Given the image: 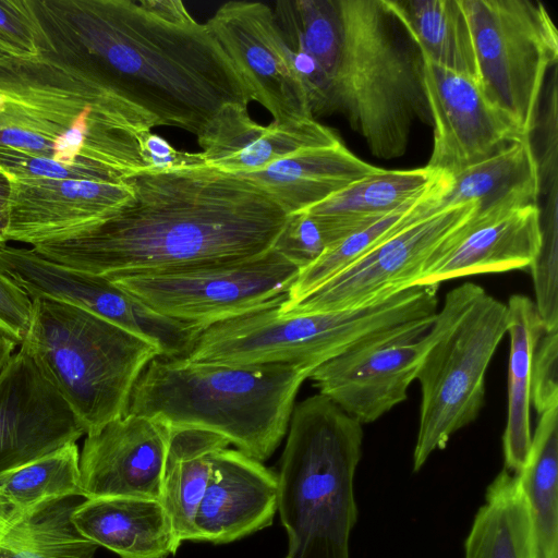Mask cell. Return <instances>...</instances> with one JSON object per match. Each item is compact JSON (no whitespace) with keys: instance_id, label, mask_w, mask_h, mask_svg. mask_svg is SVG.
<instances>
[{"instance_id":"obj_1","label":"cell","mask_w":558,"mask_h":558,"mask_svg":"<svg viewBox=\"0 0 558 558\" xmlns=\"http://www.w3.org/2000/svg\"><path fill=\"white\" fill-rule=\"evenodd\" d=\"M40 53L94 75L157 120L199 136L253 95L180 0H29Z\"/></svg>"},{"instance_id":"obj_2","label":"cell","mask_w":558,"mask_h":558,"mask_svg":"<svg viewBox=\"0 0 558 558\" xmlns=\"http://www.w3.org/2000/svg\"><path fill=\"white\" fill-rule=\"evenodd\" d=\"M125 180L133 197L117 213L33 251L107 278L173 271L260 255L289 218L254 182L206 162L143 168Z\"/></svg>"},{"instance_id":"obj_3","label":"cell","mask_w":558,"mask_h":558,"mask_svg":"<svg viewBox=\"0 0 558 558\" xmlns=\"http://www.w3.org/2000/svg\"><path fill=\"white\" fill-rule=\"evenodd\" d=\"M290 39L324 72L328 113H342L374 156H402L429 111L422 54L385 1L294 0Z\"/></svg>"},{"instance_id":"obj_4","label":"cell","mask_w":558,"mask_h":558,"mask_svg":"<svg viewBox=\"0 0 558 558\" xmlns=\"http://www.w3.org/2000/svg\"><path fill=\"white\" fill-rule=\"evenodd\" d=\"M155 126L120 93L53 56L0 58V147L125 179L145 168Z\"/></svg>"},{"instance_id":"obj_5","label":"cell","mask_w":558,"mask_h":558,"mask_svg":"<svg viewBox=\"0 0 558 558\" xmlns=\"http://www.w3.org/2000/svg\"><path fill=\"white\" fill-rule=\"evenodd\" d=\"M308 376L287 364L227 365L157 356L136 380L125 414L158 418L170 429L218 434L263 462L288 432L295 397Z\"/></svg>"},{"instance_id":"obj_6","label":"cell","mask_w":558,"mask_h":558,"mask_svg":"<svg viewBox=\"0 0 558 558\" xmlns=\"http://www.w3.org/2000/svg\"><path fill=\"white\" fill-rule=\"evenodd\" d=\"M362 424L320 393L294 404L278 474L286 558H349Z\"/></svg>"},{"instance_id":"obj_7","label":"cell","mask_w":558,"mask_h":558,"mask_svg":"<svg viewBox=\"0 0 558 558\" xmlns=\"http://www.w3.org/2000/svg\"><path fill=\"white\" fill-rule=\"evenodd\" d=\"M21 343L40 373L94 434L125 414L133 387L151 360L150 341L93 313L44 296Z\"/></svg>"},{"instance_id":"obj_8","label":"cell","mask_w":558,"mask_h":558,"mask_svg":"<svg viewBox=\"0 0 558 558\" xmlns=\"http://www.w3.org/2000/svg\"><path fill=\"white\" fill-rule=\"evenodd\" d=\"M448 323L425 355L416 378L422 389L413 470L446 448L472 423L485 398V374L508 328L507 304L465 282L448 292Z\"/></svg>"},{"instance_id":"obj_9","label":"cell","mask_w":558,"mask_h":558,"mask_svg":"<svg viewBox=\"0 0 558 558\" xmlns=\"http://www.w3.org/2000/svg\"><path fill=\"white\" fill-rule=\"evenodd\" d=\"M472 35L476 81L487 99L531 136L547 71L558 59V32L531 0H460Z\"/></svg>"},{"instance_id":"obj_10","label":"cell","mask_w":558,"mask_h":558,"mask_svg":"<svg viewBox=\"0 0 558 558\" xmlns=\"http://www.w3.org/2000/svg\"><path fill=\"white\" fill-rule=\"evenodd\" d=\"M300 269L269 251L243 260L108 278L153 311L205 329L262 308L279 306Z\"/></svg>"},{"instance_id":"obj_11","label":"cell","mask_w":558,"mask_h":558,"mask_svg":"<svg viewBox=\"0 0 558 558\" xmlns=\"http://www.w3.org/2000/svg\"><path fill=\"white\" fill-rule=\"evenodd\" d=\"M278 307L207 327L186 357L227 365L287 364L311 375L319 365L360 345L368 335L362 311L279 314Z\"/></svg>"},{"instance_id":"obj_12","label":"cell","mask_w":558,"mask_h":558,"mask_svg":"<svg viewBox=\"0 0 558 558\" xmlns=\"http://www.w3.org/2000/svg\"><path fill=\"white\" fill-rule=\"evenodd\" d=\"M474 203L434 210L400 229L279 314L365 307L416 286L433 255L476 213Z\"/></svg>"},{"instance_id":"obj_13","label":"cell","mask_w":558,"mask_h":558,"mask_svg":"<svg viewBox=\"0 0 558 558\" xmlns=\"http://www.w3.org/2000/svg\"><path fill=\"white\" fill-rule=\"evenodd\" d=\"M277 124L315 119L272 9L255 1H228L206 22Z\"/></svg>"},{"instance_id":"obj_14","label":"cell","mask_w":558,"mask_h":558,"mask_svg":"<svg viewBox=\"0 0 558 558\" xmlns=\"http://www.w3.org/2000/svg\"><path fill=\"white\" fill-rule=\"evenodd\" d=\"M451 313L447 293L429 330L351 350L315 368L310 379L319 393L360 424L372 423L408 397V389Z\"/></svg>"},{"instance_id":"obj_15","label":"cell","mask_w":558,"mask_h":558,"mask_svg":"<svg viewBox=\"0 0 558 558\" xmlns=\"http://www.w3.org/2000/svg\"><path fill=\"white\" fill-rule=\"evenodd\" d=\"M423 84L434 128L426 167L450 177L523 135L471 76L423 58Z\"/></svg>"},{"instance_id":"obj_16","label":"cell","mask_w":558,"mask_h":558,"mask_svg":"<svg viewBox=\"0 0 558 558\" xmlns=\"http://www.w3.org/2000/svg\"><path fill=\"white\" fill-rule=\"evenodd\" d=\"M85 428L23 350L0 379V476L76 444Z\"/></svg>"},{"instance_id":"obj_17","label":"cell","mask_w":558,"mask_h":558,"mask_svg":"<svg viewBox=\"0 0 558 558\" xmlns=\"http://www.w3.org/2000/svg\"><path fill=\"white\" fill-rule=\"evenodd\" d=\"M171 429L160 420L124 414L86 435L80 453L84 498L160 500Z\"/></svg>"},{"instance_id":"obj_18","label":"cell","mask_w":558,"mask_h":558,"mask_svg":"<svg viewBox=\"0 0 558 558\" xmlns=\"http://www.w3.org/2000/svg\"><path fill=\"white\" fill-rule=\"evenodd\" d=\"M132 197L125 179H10L8 242L35 246L70 238L109 218Z\"/></svg>"},{"instance_id":"obj_19","label":"cell","mask_w":558,"mask_h":558,"mask_svg":"<svg viewBox=\"0 0 558 558\" xmlns=\"http://www.w3.org/2000/svg\"><path fill=\"white\" fill-rule=\"evenodd\" d=\"M542 213L525 204L475 213L433 255L417 284L529 269L543 243Z\"/></svg>"},{"instance_id":"obj_20","label":"cell","mask_w":558,"mask_h":558,"mask_svg":"<svg viewBox=\"0 0 558 558\" xmlns=\"http://www.w3.org/2000/svg\"><path fill=\"white\" fill-rule=\"evenodd\" d=\"M277 510L278 474L239 450L221 449L196 512V542L236 541L270 525Z\"/></svg>"},{"instance_id":"obj_21","label":"cell","mask_w":558,"mask_h":558,"mask_svg":"<svg viewBox=\"0 0 558 558\" xmlns=\"http://www.w3.org/2000/svg\"><path fill=\"white\" fill-rule=\"evenodd\" d=\"M339 142L331 129L315 119L262 125L243 106L225 107L197 136L205 162L233 174L258 171L298 150Z\"/></svg>"},{"instance_id":"obj_22","label":"cell","mask_w":558,"mask_h":558,"mask_svg":"<svg viewBox=\"0 0 558 558\" xmlns=\"http://www.w3.org/2000/svg\"><path fill=\"white\" fill-rule=\"evenodd\" d=\"M378 170L339 142L298 150L262 170L240 175L254 182L291 216Z\"/></svg>"},{"instance_id":"obj_23","label":"cell","mask_w":558,"mask_h":558,"mask_svg":"<svg viewBox=\"0 0 558 558\" xmlns=\"http://www.w3.org/2000/svg\"><path fill=\"white\" fill-rule=\"evenodd\" d=\"M72 520L85 538L120 558H167L181 546L166 509L156 499L86 498Z\"/></svg>"},{"instance_id":"obj_24","label":"cell","mask_w":558,"mask_h":558,"mask_svg":"<svg viewBox=\"0 0 558 558\" xmlns=\"http://www.w3.org/2000/svg\"><path fill=\"white\" fill-rule=\"evenodd\" d=\"M539 167L531 136L512 141L451 177L437 208L474 203L476 213L537 204Z\"/></svg>"},{"instance_id":"obj_25","label":"cell","mask_w":558,"mask_h":558,"mask_svg":"<svg viewBox=\"0 0 558 558\" xmlns=\"http://www.w3.org/2000/svg\"><path fill=\"white\" fill-rule=\"evenodd\" d=\"M84 499L71 496L28 510L0 502V558H95L98 546L72 520Z\"/></svg>"},{"instance_id":"obj_26","label":"cell","mask_w":558,"mask_h":558,"mask_svg":"<svg viewBox=\"0 0 558 558\" xmlns=\"http://www.w3.org/2000/svg\"><path fill=\"white\" fill-rule=\"evenodd\" d=\"M508 416L502 436L505 469L513 474L523 468L532 441L531 364L534 348L545 330L534 301L522 294L509 298Z\"/></svg>"},{"instance_id":"obj_27","label":"cell","mask_w":558,"mask_h":558,"mask_svg":"<svg viewBox=\"0 0 558 558\" xmlns=\"http://www.w3.org/2000/svg\"><path fill=\"white\" fill-rule=\"evenodd\" d=\"M230 442L203 429H171L160 501L178 541L196 542L194 521L211 474L214 454Z\"/></svg>"},{"instance_id":"obj_28","label":"cell","mask_w":558,"mask_h":558,"mask_svg":"<svg viewBox=\"0 0 558 558\" xmlns=\"http://www.w3.org/2000/svg\"><path fill=\"white\" fill-rule=\"evenodd\" d=\"M464 549L465 558H536L530 509L517 474L504 469L487 487Z\"/></svg>"},{"instance_id":"obj_29","label":"cell","mask_w":558,"mask_h":558,"mask_svg":"<svg viewBox=\"0 0 558 558\" xmlns=\"http://www.w3.org/2000/svg\"><path fill=\"white\" fill-rule=\"evenodd\" d=\"M423 58L476 80L473 40L460 0H384Z\"/></svg>"},{"instance_id":"obj_30","label":"cell","mask_w":558,"mask_h":558,"mask_svg":"<svg viewBox=\"0 0 558 558\" xmlns=\"http://www.w3.org/2000/svg\"><path fill=\"white\" fill-rule=\"evenodd\" d=\"M451 177L428 167L366 175L305 210L316 215L379 219L425 197L445 193Z\"/></svg>"},{"instance_id":"obj_31","label":"cell","mask_w":558,"mask_h":558,"mask_svg":"<svg viewBox=\"0 0 558 558\" xmlns=\"http://www.w3.org/2000/svg\"><path fill=\"white\" fill-rule=\"evenodd\" d=\"M517 476L530 509L536 558H558V405L538 415Z\"/></svg>"},{"instance_id":"obj_32","label":"cell","mask_w":558,"mask_h":558,"mask_svg":"<svg viewBox=\"0 0 558 558\" xmlns=\"http://www.w3.org/2000/svg\"><path fill=\"white\" fill-rule=\"evenodd\" d=\"M444 194H435L417 201L342 239L316 262L299 272L287 300L280 306L294 304L400 229L437 210L438 201Z\"/></svg>"},{"instance_id":"obj_33","label":"cell","mask_w":558,"mask_h":558,"mask_svg":"<svg viewBox=\"0 0 558 558\" xmlns=\"http://www.w3.org/2000/svg\"><path fill=\"white\" fill-rule=\"evenodd\" d=\"M83 497L76 444L0 476V502L19 510L66 498Z\"/></svg>"},{"instance_id":"obj_34","label":"cell","mask_w":558,"mask_h":558,"mask_svg":"<svg viewBox=\"0 0 558 558\" xmlns=\"http://www.w3.org/2000/svg\"><path fill=\"white\" fill-rule=\"evenodd\" d=\"M376 220L301 211L289 216L272 247L301 271L342 239Z\"/></svg>"},{"instance_id":"obj_35","label":"cell","mask_w":558,"mask_h":558,"mask_svg":"<svg viewBox=\"0 0 558 558\" xmlns=\"http://www.w3.org/2000/svg\"><path fill=\"white\" fill-rule=\"evenodd\" d=\"M0 171L9 179H76L118 182L124 179L80 165H64L19 149L0 147Z\"/></svg>"},{"instance_id":"obj_36","label":"cell","mask_w":558,"mask_h":558,"mask_svg":"<svg viewBox=\"0 0 558 558\" xmlns=\"http://www.w3.org/2000/svg\"><path fill=\"white\" fill-rule=\"evenodd\" d=\"M531 404L538 415L558 405V328L545 329L534 348Z\"/></svg>"},{"instance_id":"obj_37","label":"cell","mask_w":558,"mask_h":558,"mask_svg":"<svg viewBox=\"0 0 558 558\" xmlns=\"http://www.w3.org/2000/svg\"><path fill=\"white\" fill-rule=\"evenodd\" d=\"M39 28L29 0H0V43L16 56L40 53Z\"/></svg>"},{"instance_id":"obj_38","label":"cell","mask_w":558,"mask_h":558,"mask_svg":"<svg viewBox=\"0 0 558 558\" xmlns=\"http://www.w3.org/2000/svg\"><path fill=\"white\" fill-rule=\"evenodd\" d=\"M32 317L33 302L29 295L0 270V327L21 344Z\"/></svg>"},{"instance_id":"obj_39","label":"cell","mask_w":558,"mask_h":558,"mask_svg":"<svg viewBox=\"0 0 558 558\" xmlns=\"http://www.w3.org/2000/svg\"><path fill=\"white\" fill-rule=\"evenodd\" d=\"M143 155L145 168L154 170H168L205 162L201 151L187 153L178 150L163 137L153 132L144 140Z\"/></svg>"},{"instance_id":"obj_40","label":"cell","mask_w":558,"mask_h":558,"mask_svg":"<svg viewBox=\"0 0 558 558\" xmlns=\"http://www.w3.org/2000/svg\"><path fill=\"white\" fill-rule=\"evenodd\" d=\"M10 179L0 171V247L7 245L9 227Z\"/></svg>"},{"instance_id":"obj_41","label":"cell","mask_w":558,"mask_h":558,"mask_svg":"<svg viewBox=\"0 0 558 558\" xmlns=\"http://www.w3.org/2000/svg\"><path fill=\"white\" fill-rule=\"evenodd\" d=\"M16 344L20 343L0 327V379L11 364Z\"/></svg>"},{"instance_id":"obj_42","label":"cell","mask_w":558,"mask_h":558,"mask_svg":"<svg viewBox=\"0 0 558 558\" xmlns=\"http://www.w3.org/2000/svg\"><path fill=\"white\" fill-rule=\"evenodd\" d=\"M7 56H16L10 48L0 43V58Z\"/></svg>"}]
</instances>
